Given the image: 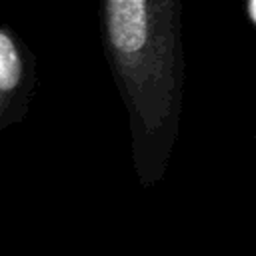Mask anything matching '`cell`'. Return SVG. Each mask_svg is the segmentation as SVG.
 Segmentation results:
<instances>
[{
    "label": "cell",
    "instance_id": "obj_2",
    "mask_svg": "<svg viewBox=\"0 0 256 256\" xmlns=\"http://www.w3.org/2000/svg\"><path fill=\"white\" fill-rule=\"evenodd\" d=\"M20 76H22L20 54L14 42L10 40V36L0 32V90L2 92L14 90L20 82Z\"/></svg>",
    "mask_w": 256,
    "mask_h": 256
},
{
    "label": "cell",
    "instance_id": "obj_3",
    "mask_svg": "<svg viewBox=\"0 0 256 256\" xmlns=\"http://www.w3.org/2000/svg\"><path fill=\"white\" fill-rule=\"evenodd\" d=\"M248 10H250V20L256 22V0H250L248 2Z\"/></svg>",
    "mask_w": 256,
    "mask_h": 256
},
{
    "label": "cell",
    "instance_id": "obj_1",
    "mask_svg": "<svg viewBox=\"0 0 256 256\" xmlns=\"http://www.w3.org/2000/svg\"><path fill=\"white\" fill-rule=\"evenodd\" d=\"M108 38L122 58L144 50L148 42V0H106Z\"/></svg>",
    "mask_w": 256,
    "mask_h": 256
}]
</instances>
